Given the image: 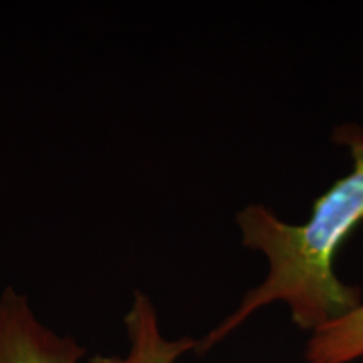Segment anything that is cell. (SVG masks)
<instances>
[{
	"label": "cell",
	"instance_id": "obj_3",
	"mask_svg": "<svg viewBox=\"0 0 363 363\" xmlns=\"http://www.w3.org/2000/svg\"><path fill=\"white\" fill-rule=\"evenodd\" d=\"M128 348L123 355L89 357L88 363H177L185 353L197 348L194 338H169L163 335L157 308L150 296L135 291L125 315Z\"/></svg>",
	"mask_w": 363,
	"mask_h": 363
},
{
	"label": "cell",
	"instance_id": "obj_1",
	"mask_svg": "<svg viewBox=\"0 0 363 363\" xmlns=\"http://www.w3.org/2000/svg\"><path fill=\"white\" fill-rule=\"evenodd\" d=\"M335 140L350 150L353 170L318 199L306 224L279 220L262 206H249L238 214L242 244L264 254L269 271L233 315L197 342V350L212 348L252 313L276 301L286 303L293 323L311 333L362 305V291L337 278L333 262L342 244L363 222V128L340 126Z\"/></svg>",
	"mask_w": 363,
	"mask_h": 363
},
{
	"label": "cell",
	"instance_id": "obj_4",
	"mask_svg": "<svg viewBox=\"0 0 363 363\" xmlns=\"http://www.w3.org/2000/svg\"><path fill=\"white\" fill-rule=\"evenodd\" d=\"M363 357V303L342 318L313 331L308 363H350Z\"/></svg>",
	"mask_w": 363,
	"mask_h": 363
},
{
	"label": "cell",
	"instance_id": "obj_2",
	"mask_svg": "<svg viewBox=\"0 0 363 363\" xmlns=\"http://www.w3.org/2000/svg\"><path fill=\"white\" fill-rule=\"evenodd\" d=\"M86 348L35 315L29 298L16 288L0 293V363H81Z\"/></svg>",
	"mask_w": 363,
	"mask_h": 363
}]
</instances>
